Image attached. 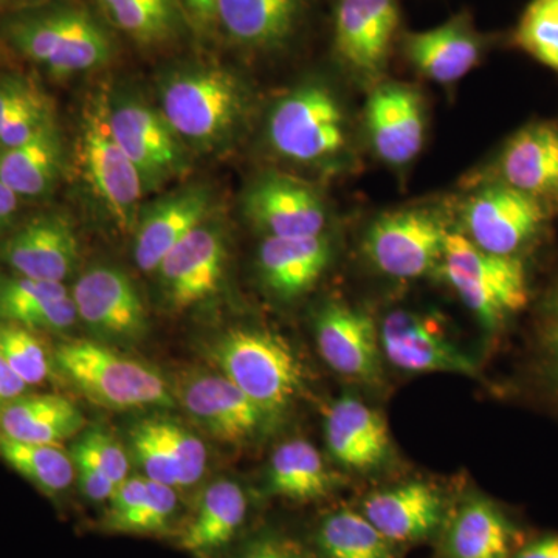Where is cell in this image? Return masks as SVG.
<instances>
[{
	"label": "cell",
	"mask_w": 558,
	"mask_h": 558,
	"mask_svg": "<svg viewBox=\"0 0 558 558\" xmlns=\"http://www.w3.org/2000/svg\"><path fill=\"white\" fill-rule=\"evenodd\" d=\"M3 36L25 60L54 80H69L108 65L113 40L87 7L49 2L3 21Z\"/></svg>",
	"instance_id": "obj_1"
},
{
	"label": "cell",
	"mask_w": 558,
	"mask_h": 558,
	"mask_svg": "<svg viewBox=\"0 0 558 558\" xmlns=\"http://www.w3.org/2000/svg\"><path fill=\"white\" fill-rule=\"evenodd\" d=\"M159 109L183 145L211 153L222 148L240 128L247 95L230 70L215 64L182 65L161 78Z\"/></svg>",
	"instance_id": "obj_2"
},
{
	"label": "cell",
	"mask_w": 558,
	"mask_h": 558,
	"mask_svg": "<svg viewBox=\"0 0 558 558\" xmlns=\"http://www.w3.org/2000/svg\"><path fill=\"white\" fill-rule=\"evenodd\" d=\"M51 357L54 371L95 405L113 411L175 405L174 392L159 371L101 341L64 340Z\"/></svg>",
	"instance_id": "obj_3"
},
{
	"label": "cell",
	"mask_w": 558,
	"mask_h": 558,
	"mask_svg": "<svg viewBox=\"0 0 558 558\" xmlns=\"http://www.w3.org/2000/svg\"><path fill=\"white\" fill-rule=\"evenodd\" d=\"M211 359L269 421L284 413L303 388L299 359L284 340L267 330H229L213 344Z\"/></svg>",
	"instance_id": "obj_4"
},
{
	"label": "cell",
	"mask_w": 558,
	"mask_h": 558,
	"mask_svg": "<svg viewBox=\"0 0 558 558\" xmlns=\"http://www.w3.org/2000/svg\"><path fill=\"white\" fill-rule=\"evenodd\" d=\"M440 263L459 299L487 329L501 328L526 310L531 292L521 256L494 255L465 234L447 233Z\"/></svg>",
	"instance_id": "obj_5"
},
{
	"label": "cell",
	"mask_w": 558,
	"mask_h": 558,
	"mask_svg": "<svg viewBox=\"0 0 558 558\" xmlns=\"http://www.w3.org/2000/svg\"><path fill=\"white\" fill-rule=\"evenodd\" d=\"M76 148L81 172L94 196L121 231H134L146 191L137 168L110 130L106 90L84 105Z\"/></svg>",
	"instance_id": "obj_6"
},
{
	"label": "cell",
	"mask_w": 558,
	"mask_h": 558,
	"mask_svg": "<svg viewBox=\"0 0 558 558\" xmlns=\"http://www.w3.org/2000/svg\"><path fill=\"white\" fill-rule=\"evenodd\" d=\"M267 137L279 156L295 163H325L347 146V123L336 95L323 84H304L271 109Z\"/></svg>",
	"instance_id": "obj_7"
},
{
	"label": "cell",
	"mask_w": 558,
	"mask_h": 558,
	"mask_svg": "<svg viewBox=\"0 0 558 558\" xmlns=\"http://www.w3.org/2000/svg\"><path fill=\"white\" fill-rule=\"evenodd\" d=\"M110 130L140 172L146 194L157 191L186 170L185 145L159 108L134 90H106Z\"/></svg>",
	"instance_id": "obj_8"
},
{
	"label": "cell",
	"mask_w": 558,
	"mask_h": 558,
	"mask_svg": "<svg viewBox=\"0 0 558 558\" xmlns=\"http://www.w3.org/2000/svg\"><path fill=\"white\" fill-rule=\"evenodd\" d=\"M78 322L95 340L109 347L137 344L148 333V311L130 275L116 266L97 264L73 286Z\"/></svg>",
	"instance_id": "obj_9"
},
{
	"label": "cell",
	"mask_w": 558,
	"mask_h": 558,
	"mask_svg": "<svg viewBox=\"0 0 558 558\" xmlns=\"http://www.w3.org/2000/svg\"><path fill=\"white\" fill-rule=\"evenodd\" d=\"M550 208L505 183L478 191L464 208L465 236L499 256H521L548 222Z\"/></svg>",
	"instance_id": "obj_10"
},
{
	"label": "cell",
	"mask_w": 558,
	"mask_h": 558,
	"mask_svg": "<svg viewBox=\"0 0 558 558\" xmlns=\"http://www.w3.org/2000/svg\"><path fill=\"white\" fill-rule=\"evenodd\" d=\"M227 258L226 231L219 219L209 216L154 271L168 310L185 312L215 295L226 274Z\"/></svg>",
	"instance_id": "obj_11"
},
{
	"label": "cell",
	"mask_w": 558,
	"mask_h": 558,
	"mask_svg": "<svg viewBox=\"0 0 558 558\" xmlns=\"http://www.w3.org/2000/svg\"><path fill=\"white\" fill-rule=\"evenodd\" d=\"M447 231L433 213H389L371 226L365 250L374 266L400 279L421 278L442 260Z\"/></svg>",
	"instance_id": "obj_12"
},
{
	"label": "cell",
	"mask_w": 558,
	"mask_h": 558,
	"mask_svg": "<svg viewBox=\"0 0 558 558\" xmlns=\"http://www.w3.org/2000/svg\"><path fill=\"white\" fill-rule=\"evenodd\" d=\"M172 392L186 414L220 442H248L269 422L266 413L223 374L193 371L180 377Z\"/></svg>",
	"instance_id": "obj_13"
},
{
	"label": "cell",
	"mask_w": 558,
	"mask_h": 558,
	"mask_svg": "<svg viewBox=\"0 0 558 558\" xmlns=\"http://www.w3.org/2000/svg\"><path fill=\"white\" fill-rule=\"evenodd\" d=\"M396 0H339L333 47L341 62L363 80L379 78L398 35Z\"/></svg>",
	"instance_id": "obj_14"
},
{
	"label": "cell",
	"mask_w": 558,
	"mask_h": 558,
	"mask_svg": "<svg viewBox=\"0 0 558 558\" xmlns=\"http://www.w3.org/2000/svg\"><path fill=\"white\" fill-rule=\"evenodd\" d=\"M209 185L190 183L143 205L134 229V259L140 270L154 274L165 256L191 231L213 216Z\"/></svg>",
	"instance_id": "obj_15"
},
{
	"label": "cell",
	"mask_w": 558,
	"mask_h": 558,
	"mask_svg": "<svg viewBox=\"0 0 558 558\" xmlns=\"http://www.w3.org/2000/svg\"><path fill=\"white\" fill-rule=\"evenodd\" d=\"M78 259L75 230L58 213L36 216L0 242V263L13 274L38 281L64 284Z\"/></svg>",
	"instance_id": "obj_16"
},
{
	"label": "cell",
	"mask_w": 558,
	"mask_h": 558,
	"mask_svg": "<svg viewBox=\"0 0 558 558\" xmlns=\"http://www.w3.org/2000/svg\"><path fill=\"white\" fill-rule=\"evenodd\" d=\"M244 211L266 238L318 236L328 222L325 204L311 186L278 174L250 186Z\"/></svg>",
	"instance_id": "obj_17"
},
{
	"label": "cell",
	"mask_w": 558,
	"mask_h": 558,
	"mask_svg": "<svg viewBox=\"0 0 558 558\" xmlns=\"http://www.w3.org/2000/svg\"><path fill=\"white\" fill-rule=\"evenodd\" d=\"M248 513V497L240 483L227 478L213 481L180 526L175 543L197 558H223L238 545Z\"/></svg>",
	"instance_id": "obj_18"
},
{
	"label": "cell",
	"mask_w": 558,
	"mask_h": 558,
	"mask_svg": "<svg viewBox=\"0 0 558 558\" xmlns=\"http://www.w3.org/2000/svg\"><path fill=\"white\" fill-rule=\"evenodd\" d=\"M379 340L389 363L407 373H475L473 360L444 336L438 323L416 312L389 314Z\"/></svg>",
	"instance_id": "obj_19"
},
{
	"label": "cell",
	"mask_w": 558,
	"mask_h": 558,
	"mask_svg": "<svg viewBox=\"0 0 558 558\" xmlns=\"http://www.w3.org/2000/svg\"><path fill=\"white\" fill-rule=\"evenodd\" d=\"M315 341L323 360L341 376L376 384L380 379L379 330L362 311L330 303L315 318Z\"/></svg>",
	"instance_id": "obj_20"
},
{
	"label": "cell",
	"mask_w": 558,
	"mask_h": 558,
	"mask_svg": "<svg viewBox=\"0 0 558 558\" xmlns=\"http://www.w3.org/2000/svg\"><path fill=\"white\" fill-rule=\"evenodd\" d=\"M366 130L385 163L403 167L421 153L425 117L421 95L403 84H380L366 105Z\"/></svg>",
	"instance_id": "obj_21"
},
{
	"label": "cell",
	"mask_w": 558,
	"mask_h": 558,
	"mask_svg": "<svg viewBox=\"0 0 558 558\" xmlns=\"http://www.w3.org/2000/svg\"><path fill=\"white\" fill-rule=\"evenodd\" d=\"M360 512L395 545L427 539L447 520L442 494L424 481L374 492L363 501Z\"/></svg>",
	"instance_id": "obj_22"
},
{
	"label": "cell",
	"mask_w": 558,
	"mask_h": 558,
	"mask_svg": "<svg viewBox=\"0 0 558 558\" xmlns=\"http://www.w3.org/2000/svg\"><path fill=\"white\" fill-rule=\"evenodd\" d=\"M179 517L178 488L130 476L117 486L97 529L105 534L175 538L183 523Z\"/></svg>",
	"instance_id": "obj_23"
},
{
	"label": "cell",
	"mask_w": 558,
	"mask_h": 558,
	"mask_svg": "<svg viewBox=\"0 0 558 558\" xmlns=\"http://www.w3.org/2000/svg\"><path fill=\"white\" fill-rule=\"evenodd\" d=\"M523 543L519 523L483 495L464 499L444 524V558H510Z\"/></svg>",
	"instance_id": "obj_24"
},
{
	"label": "cell",
	"mask_w": 558,
	"mask_h": 558,
	"mask_svg": "<svg viewBox=\"0 0 558 558\" xmlns=\"http://www.w3.org/2000/svg\"><path fill=\"white\" fill-rule=\"evenodd\" d=\"M498 178L499 183L556 208L558 123L538 121L513 134L499 154Z\"/></svg>",
	"instance_id": "obj_25"
},
{
	"label": "cell",
	"mask_w": 558,
	"mask_h": 558,
	"mask_svg": "<svg viewBox=\"0 0 558 558\" xmlns=\"http://www.w3.org/2000/svg\"><path fill=\"white\" fill-rule=\"evenodd\" d=\"M407 60L425 78L451 84L478 65L484 38L468 13L457 14L438 27L410 33L403 40Z\"/></svg>",
	"instance_id": "obj_26"
},
{
	"label": "cell",
	"mask_w": 558,
	"mask_h": 558,
	"mask_svg": "<svg viewBox=\"0 0 558 558\" xmlns=\"http://www.w3.org/2000/svg\"><path fill=\"white\" fill-rule=\"evenodd\" d=\"M325 436L330 457L352 470L379 468L391 449L387 422L352 396H343L330 405Z\"/></svg>",
	"instance_id": "obj_27"
},
{
	"label": "cell",
	"mask_w": 558,
	"mask_h": 558,
	"mask_svg": "<svg viewBox=\"0 0 558 558\" xmlns=\"http://www.w3.org/2000/svg\"><path fill=\"white\" fill-rule=\"evenodd\" d=\"M330 242L318 236L266 238L258 250L263 284L281 300H293L310 292L330 260Z\"/></svg>",
	"instance_id": "obj_28"
},
{
	"label": "cell",
	"mask_w": 558,
	"mask_h": 558,
	"mask_svg": "<svg viewBox=\"0 0 558 558\" xmlns=\"http://www.w3.org/2000/svg\"><path fill=\"white\" fill-rule=\"evenodd\" d=\"M306 0H220L218 25L242 49L269 51L295 35Z\"/></svg>",
	"instance_id": "obj_29"
},
{
	"label": "cell",
	"mask_w": 558,
	"mask_h": 558,
	"mask_svg": "<svg viewBox=\"0 0 558 558\" xmlns=\"http://www.w3.org/2000/svg\"><path fill=\"white\" fill-rule=\"evenodd\" d=\"M0 322L38 333L68 332L80 323L64 284L16 274L0 275Z\"/></svg>",
	"instance_id": "obj_30"
},
{
	"label": "cell",
	"mask_w": 558,
	"mask_h": 558,
	"mask_svg": "<svg viewBox=\"0 0 558 558\" xmlns=\"http://www.w3.org/2000/svg\"><path fill=\"white\" fill-rule=\"evenodd\" d=\"M84 427L86 417L78 407L51 392H27L0 409V435L20 442L61 446Z\"/></svg>",
	"instance_id": "obj_31"
},
{
	"label": "cell",
	"mask_w": 558,
	"mask_h": 558,
	"mask_svg": "<svg viewBox=\"0 0 558 558\" xmlns=\"http://www.w3.org/2000/svg\"><path fill=\"white\" fill-rule=\"evenodd\" d=\"M64 171V146L58 124H51L25 145L0 150V180L20 199L47 196Z\"/></svg>",
	"instance_id": "obj_32"
},
{
	"label": "cell",
	"mask_w": 558,
	"mask_h": 558,
	"mask_svg": "<svg viewBox=\"0 0 558 558\" xmlns=\"http://www.w3.org/2000/svg\"><path fill=\"white\" fill-rule=\"evenodd\" d=\"M266 478L270 495L295 502L328 497L339 484L314 444L304 439L286 440L275 450Z\"/></svg>",
	"instance_id": "obj_33"
},
{
	"label": "cell",
	"mask_w": 558,
	"mask_h": 558,
	"mask_svg": "<svg viewBox=\"0 0 558 558\" xmlns=\"http://www.w3.org/2000/svg\"><path fill=\"white\" fill-rule=\"evenodd\" d=\"M112 27L145 49H160L182 38L186 24L178 0H98Z\"/></svg>",
	"instance_id": "obj_34"
},
{
	"label": "cell",
	"mask_w": 558,
	"mask_h": 558,
	"mask_svg": "<svg viewBox=\"0 0 558 558\" xmlns=\"http://www.w3.org/2000/svg\"><path fill=\"white\" fill-rule=\"evenodd\" d=\"M317 558H399L395 543L362 512L339 509L319 520L314 534Z\"/></svg>",
	"instance_id": "obj_35"
},
{
	"label": "cell",
	"mask_w": 558,
	"mask_h": 558,
	"mask_svg": "<svg viewBox=\"0 0 558 558\" xmlns=\"http://www.w3.org/2000/svg\"><path fill=\"white\" fill-rule=\"evenodd\" d=\"M0 458L49 498H60L75 481L72 454L61 446L20 442L0 435Z\"/></svg>",
	"instance_id": "obj_36"
},
{
	"label": "cell",
	"mask_w": 558,
	"mask_h": 558,
	"mask_svg": "<svg viewBox=\"0 0 558 558\" xmlns=\"http://www.w3.org/2000/svg\"><path fill=\"white\" fill-rule=\"evenodd\" d=\"M532 376L558 405V275L539 301L532 344Z\"/></svg>",
	"instance_id": "obj_37"
},
{
	"label": "cell",
	"mask_w": 558,
	"mask_h": 558,
	"mask_svg": "<svg viewBox=\"0 0 558 558\" xmlns=\"http://www.w3.org/2000/svg\"><path fill=\"white\" fill-rule=\"evenodd\" d=\"M512 43L558 73V0H531L513 31Z\"/></svg>",
	"instance_id": "obj_38"
},
{
	"label": "cell",
	"mask_w": 558,
	"mask_h": 558,
	"mask_svg": "<svg viewBox=\"0 0 558 558\" xmlns=\"http://www.w3.org/2000/svg\"><path fill=\"white\" fill-rule=\"evenodd\" d=\"M0 357L28 387H38L53 373V357L38 332L0 322Z\"/></svg>",
	"instance_id": "obj_39"
},
{
	"label": "cell",
	"mask_w": 558,
	"mask_h": 558,
	"mask_svg": "<svg viewBox=\"0 0 558 558\" xmlns=\"http://www.w3.org/2000/svg\"><path fill=\"white\" fill-rule=\"evenodd\" d=\"M150 418L168 457L178 470L179 488H191L199 484L207 470L205 444L179 422L163 417Z\"/></svg>",
	"instance_id": "obj_40"
},
{
	"label": "cell",
	"mask_w": 558,
	"mask_h": 558,
	"mask_svg": "<svg viewBox=\"0 0 558 558\" xmlns=\"http://www.w3.org/2000/svg\"><path fill=\"white\" fill-rule=\"evenodd\" d=\"M128 440L130 457L135 459L142 476L179 490L178 470L154 428L153 418H143L132 425Z\"/></svg>",
	"instance_id": "obj_41"
},
{
	"label": "cell",
	"mask_w": 558,
	"mask_h": 558,
	"mask_svg": "<svg viewBox=\"0 0 558 558\" xmlns=\"http://www.w3.org/2000/svg\"><path fill=\"white\" fill-rule=\"evenodd\" d=\"M75 446L86 451L92 461L116 486L130 478V451L124 449L120 440L110 435L108 429L101 427L86 429L76 440Z\"/></svg>",
	"instance_id": "obj_42"
},
{
	"label": "cell",
	"mask_w": 558,
	"mask_h": 558,
	"mask_svg": "<svg viewBox=\"0 0 558 558\" xmlns=\"http://www.w3.org/2000/svg\"><path fill=\"white\" fill-rule=\"evenodd\" d=\"M223 558H317L304 543L278 529H260Z\"/></svg>",
	"instance_id": "obj_43"
},
{
	"label": "cell",
	"mask_w": 558,
	"mask_h": 558,
	"mask_svg": "<svg viewBox=\"0 0 558 558\" xmlns=\"http://www.w3.org/2000/svg\"><path fill=\"white\" fill-rule=\"evenodd\" d=\"M73 464H75V481L78 484L81 495L94 505H108L116 492V484L112 483L95 464L86 451L73 446Z\"/></svg>",
	"instance_id": "obj_44"
},
{
	"label": "cell",
	"mask_w": 558,
	"mask_h": 558,
	"mask_svg": "<svg viewBox=\"0 0 558 558\" xmlns=\"http://www.w3.org/2000/svg\"><path fill=\"white\" fill-rule=\"evenodd\" d=\"M40 95L43 92L22 76L10 75L0 80V132Z\"/></svg>",
	"instance_id": "obj_45"
},
{
	"label": "cell",
	"mask_w": 558,
	"mask_h": 558,
	"mask_svg": "<svg viewBox=\"0 0 558 558\" xmlns=\"http://www.w3.org/2000/svg\"><path fill=\"white\" fill-rule=\"evenodd\" d=\"M219 2L220 0H178L189 27L201 33L218 27Z\"/></svg>",
	"instance_id": "obj_46"
},
{
	"label": "cell",
	"mask_w": 558,
	"mask_h": 558,
	"mask_svg": "<svg viewBox=\"0 0 558 558\" xmlns=\"http://www.w3.org/2000/svg\"><path fill=\"white\" fill-rule=\"evenodd\" d=\"M31 392V387L0 357V409Z\"/></svg>",
	"instance_id": "obj_47"
},
{
	"label": "cell",
	"mask_w": 558,
	"mask_h": 558,
	"mask_svg": "<svg viewBox=\"0 0 558 558\" xmlns=\"http://www.w3.org/2000/svg\"><path fill=\"white\" fill-rule=\"evenodd\" d=\"M510 558H558V532L524 542Z\"/></svg>",
	"instance_id": "obj_48"
},
{
	"label": "cell",
	"mask_w": 558,
	"mask_h": 558,
	"mask_svg": "<svg viewBox=\"0 0 558 558\" xmlns=\"http://www.w3.org/2000/svg\"><path fill=\"white\" fill-rule=\"evenodd\" d=\"M20 213V197L0 180V233L13 226Z\"/></svg>",
	"instance_id": "obj_49"
},
{
	"label": "cell",
	"mask_w": 558,
	"mask_h": 558,
	"mask_svg": "<svg viewBox=\"0 0 558 558\" xmlns=\"http://www.w3.org/2000/svg\"><path fill=\"white\" fill-rule=\"evenodd\" d=\"M20 2H25V3H39V2H46V0H20Z\"/></svg>",
	"instance_id": "obj_50"
}]
</instances>
